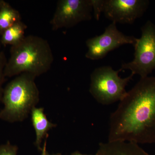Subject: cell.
<instances>
[{"instance_id":"obj_1","label":"cell","mask_w":155,"mask_h":155,"mask_svg":"<svg viewBox=\"0 0 155 155\" xmlns=\"http://www.w3.org/2000/svg\"><path fill=\"white\" fill-rule=\"evenodd\" d=\"M108 141L155 143V77L140 78L111 114Z\"/></svg>"},{"instance_id":"obj_2","label":"cell","mask_w":155,"mask_h":155,"mask_svg":"<svg viewBox=\"0 0 155 155\" xmlns=\"http://www.w3.org/2000/svg\"><path fill=\"white\" fill-rule=\"evenodd\" d=\"M54 60L48 41L36 35L25 36L19 43L11 46L4 75L11 78L28 73L36 77L48 72Z\"/></svg>"},{"instance_id":"obj_3","label":"cell","mask_w":155,"mask_h":155,"mask_svg":"<svg viewBox=\"0 0 155 155\" xmlns=\"http://www.w3.org/2000/svg\"><path fill=\"white\" fill-rule=\"evenodd\" d=\"M35 76L22 73L4 89L0 119L10 123L22 122L28 117L39 101V92Z\"/></svg>"},{"instance_id":"obj_4","label":"cell","mask_w":155,"mask_h":155,"mask_svg":"<svg viewBox=\"0 0 155 155\" xmlns=\"http://www.w3.org/2000/svg\"><path fill=\"white\" fill-rule=\"evenodd\" d=\"M120 70H115L110 66L98 67L91 75L89 92L98 103L109 105L119 101L127 93L125 87L134 75L122 78Z\"/></svg>"},{"instance_id":"obj_5","label":"cell","mask_w":155,"mask_h":155,"mask_svg":"<svg viewBox=\"0 0 155 155\" xmlns=\"http://www.w3.org/2000/svg\"><path fill=\"white\" fill-rule=\"evenodd\" d=\"M141 35L134 45L133 61L122 64L120 71L127 69L140 78L148 76L155 69V25L150 20L141 28Z\"/></svg>"},{"instance_id":"obj_6","label":"cell","mask_w":155,"mask_h":155,"mask_svg":"<svg viewBox=\"0 0 155 155\" xmlns=\"http://www.w3.org/2000/svg\"><path fill=\"white\" fill-rule=\"evenodd\" d=\"M91 0H60L50 23L52 30L72 28L91 19Z\"/></svg>"},{"instance_id":"obj_7","label":"cell","mask_w":155,"mask_h":155,"mask_svg":"<svg viewBox=\"0 0 155 155\" xmlns=\"http://www.w3.org/2000/svg\"><path fill=\"white\" fill-rule=\"evenodd\" d=\"M116 24L112 22L106 27L102 34L86 41L88 51L85 54L86 58L93 61L99 60L123 45H132L134 46L137 38L122 33L118 30Z\"/></svg>"},{"instance_id":"obj_8","label":"cell","mask_w":155,"mask_h":155,"mask_svg":"<svg viewBox=\"0 0 155 155\" xmlns=\"http://www.w3.org/2000/svg\"><path fill=\"white\" fill-rule=\"evenodd\" d=\"M149 3L148 0H104L102 13L112 22L131 24L143 15Z\"/></svg>"},{"instance_id":"obj_9","label":"cell","mask_w":155,"mask_h":155,"mask_svg":"<svg viewBox=\"0 0 155 155\" xmlns=\"http://www.w3.org/2000/svg\"><path fill=\"white\" fill-rule=\"evenodd\" d=\"M95 155H155L150 154L134 143L109 142L99 144Z\"/></svg>"},{"instance_id":"obj_10","label":"cell","mask_w":155,"mask_h":155,"mask_svg":"<svg viewBox=\"0 0 155 155\" xmlns=\"http://www.w3.org/2000/svg\"><path fill=\"white\" fill-rule=\"evenodd\" d=\"M31 122L36 134V140L35 145L39 150L41 151V144L45 137L48 136L49 130L56 127L57 125L50 122L44 113L43 108L35 107L31 112Z\"/></svg>"},{"instance_id":"obj_11","label":"cell","mask_w":155,"mask_h":155,"mask_svg":"<svg viewBox=\"0 0 155 155\" xmlns=\"http://www.w3.org/2000/svg\"><path fill=\"white\" fill-rule=\"evenodd\" d=\"M19 11L2 0L0 6V35L15 23L22 21Z\"/></svg>"},{"instance_id":"obj_12","label":"cell","mask_w":155,"mask_h":155,"mask_svg":"<svg viewBox=\"0 0 155 155\" xmlns=\"http://www.w3.org/2000/svg\"><path fill=\"white\" fill-rule=\"evenodd\" d=\"M27 25L22 21L15 23L7 29L1 35L0 41L3 45H15L20 42L25 38Z\"/></svg>"},{"instance_id":"obj_13","label":"cell","mask_w":155,"mask_h":155,"mask_svg":"<svg viewBox=\"0 0 155 155\" xmlns=\"http://www.w3.org/2000/svg\"><path fill=\"white\" fill-rule=\"evenodd\" d=\"M8 60L7 59L5 54L3 51H0V103L2 102V98L4 89L3 88V84L5 78L4 69Z\"/></svg>"},{"instance_id":"obj_14","label":"cell","mask_w":155,"mask_h":155,"mask_svg":"<svg viewBox=\"0 0 155 155\" xmlns=\"http://www.w3.org/2000/svg\"><path fill=\"white\" fill-rule=\"evenodd\" d=\"M18 150V147L9 141L0 145V155H17Z\"/></svg>"},{"instance_id":"obj_15","label":"cell","mask_w":155,"mask_h":155,"mask_svg":"<svg viewBox=\"0 0 155 155\" xmlns=\"http://www.w3.org/2000/svg\"><path fill=\"white\" fill-rule=\"evenodd\" d=\"M93 11L94 17L97 20H98L103 12L104 0H91Z\"/></svg>"},{"instance_id":"obj_16","label":"cell","mask_w":155,"mask_h":155,"mask_svg":"<svg viewBox=\"0 0 155 155\" xmlns=\"http://www.w3.org/2000/svg\"><path fill=\"white\" fill-rule=\"evenodd\" d=\"M48 137H47L46 138L45 143H44L43 146L42 148L41 155H50L49 154L46 149L47 139L48 138Z\"/></svg>"},{"instance_id":"obj_17","label":"cell","mask_w":155,"mask_h":155,"mask_svg":"<svg viewBox=\"0 0 155 155\" xmlns=\"http://www.w3.org/2000/svg\"><path fill=\"white\" fill-rule=\"evenodd\" d=\"M71 155H89L87 154H84L81 153L80 152L78 151L72 153L71 154Z\"/></svg>"},{"instance_id":"obj_18","label":"cell","mask_w":155,"mask_h":155,"mask_svg":"<svg viewBox=\"0 0 155 155\" xmlns=\"http://www.w3.org/2000/svg\"><path fill=\"white\" fill-rule=\"evenodd\" d=\"M2 44H1V41H0V50L1 49V47H2Z\"/></svg>"},{"instance_id":"obj_19","label":"cell","mask_w":155,"mask_h":155,"mask_svg":"<svg viewBox=\"0 0 155 155\" xmlns=\"http://www.w3.org/2000/svg\"><path fill=\"white\" fill-rule=\"evenodd\" d=\"M2 0H0V6H1V3H2Z\"/></svg>"},{"instance_id":"obj_20","label":"cell","mask_w":155,"mask_h":155,"mask_svg":"<svg viewBox=\"0 0 155 155\" xmlns=\"http://www.w3.org/2000/svg\"><path fill=\"white\" fill-rule=\"evenodd\" d=\"M53 155H61V154H54Z\"/></svg>"}]
</instances>
